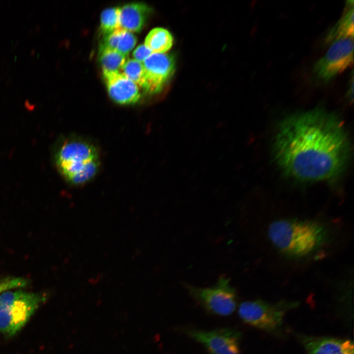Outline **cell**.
Returning a JSON list of instances; mask_svg holds the SVG:
<instances>
[{
	"label": "cell",
	"mask_w": 354,
	"mask_h": 354,
	"mask_svg": "<svg viewBox=\"0 0 354 354\" xmlns=\"http://www.w3.org/2000/svg\"><path fill=\"white\" fill-rule=\"evenodd\" d=\"M273 142L276 163L286 175L299 181L334 180L350 157V143L342 121L323 107L285 117Z\"/></svg>",
	"instance_id": "6da1fadb"
},
{
	"label": "cell",
	"mask_w": 354,
	"mask_h": 354,
	"mask_svg": "<svg viewBox=\"0 0 354 354\" xmlns=\"http://www.w3.org/2000/svg\"><path fill=\"white\" fill-rule=\"evenodd\" d=\"M268 237L287 258L298 260L314 256L327 244L331 233L327 225L315 219L283 218L268 226Z\"/></svg>",
	"instance_id": "7a4b0ae2"
},
{
	"label": "cell",
	"mask_w": 354,
	"mask_h": 354,
	"mask_svg": "<svg viewBox=\"0 0 354 354\" xmlns=\"http://www.w3.org/2000/svg\"><path fill=\"white\" fill-rule=\"evenodd\" d=\"M54 161L63 178L74 186H82L98 173L101 165L97 147L90 142L68 138L56 149Z\"/></svg>",
	"instance_id": "3957f363"
},
{
	"label": "cell",
	"mask_w": 354,
	"mask_h": 354,
	"mask_svg": "<svg viewBox=\"0 0 354 354\" xmlns=\"http://www.w3.org/2000/svg\"><path fill=\"white\" fill-rule=\"evenodd\" d=\"M46 299V294L22 290L2 293L0 295V332L7 337L15 335Z\"/></svg>",
	"instance_id": "277c9868"
},
{
	"label": "cell",
	"mask_w": 354,
	"mask_h": 354,
	"mask_svg": "<svg viewBox=\"0 0 354 354\" xmlns=\"http://www.w3.org/2000/svg\"><path fill=\"white\" fill-rule=\"evenodd\" d=\"M189 295L208 312L219 316L232 314L236 307V289L225 276H220L216 284L207 288H200L185 283Z\"/></svg>",
	"instance_id": "5b68a950"
},
{
	"label": "cell",
	"mask_w": 354,
	"mask_h": 354,
	"mask_svg": "<svg viewBox=\"0 0 354 354\" xmlns=\"http://www.w3.org/2000/svg\"><path fill=\"white\" fill-rule=\"evenodd\" d=\"M298 305L296 302L270 303L262 300L246 301L238 307V314L245 323L261 329L273 331L283 323L288 311Z\"/></svg>",
	"instance_id": "8992f818"
},
{
	"label": "cell",
	"mask_w": 354,
	"mask_h": 354,
	"mask_svg": "<svg viewBox=\"0 0 354 354\" xmlns=\"http://www.w3.org/2000/svg\"><path fill=\"white\" fill-rule=\"evenodd\" d=\"M326 53L314 64L312 72L318 81L327 83L354 62V37L339 39L331 44Z\"/></svg>",
	"instance_id": "52a82bcc"
},
{
	"label": "cell",
	"mask_w": 354,
	"mask_h": 354,
	"mask_svg": "<svg viewBox=\"0 0 354 354\" xmlns=\"http://www.w3.org/2000/svg\"><path fill=\"white\" fill-rule=\"evenodd\" d=\"M185 334L202 344L210 354H240V334L229 327L211 330L193 327L182 329Z\"/></svg>",
	"instance_id": "ba28073f"
},
{
	"label": "cell",
	"mask_w": 354,
	"mask_h": 354,
	"mask_svg": "<svg viewBox=\"0 0 354 354\" xmlns=\"http://www.w3.org/2000/svg\"><path fill=\"white\" fill-rule=\"evenodd\" d=\"M142 64L144 71L139 86L148 93L159 92L174 72L173 56L165 53H152Z\"/></svg>",
	"instance_id": "9c48e42d"
},
{
	"label": "cell",
	"mask_w": 354,
	"mask_h": 354,
	"mask_svg": "<svg viewBox=\"0 0 354 354\" xmlns=\"http://www.w3.org/2000/svg\"><path fill=\"white\" fill-rule=\"evenodd\" d=\"M109 96L120 105H131L138 102L141 97L138 85L121 72H103Z\"/></svg>",
	"instance_id": "30bf717a"
},
{
	"label": "cell",
	"mask_w": 354,
	"mask_h": 354,
	"mask_svg": "<svg viewBox=\"0 0 354 354\" xmlns=\"http://www.w3.org/2000/svg\"><path fill=\"white\" fill-rule=\"evenodd\" d=\"M302 340L308 354H354V344L350 340L324 337Z\"/></svg>",
	"instance_id": "8fae6325"
},
{
	"label": "cell",
	"mask_w": 354,
	"mask_h": 354,
	"mask_svg": "<svg viewBox=\"0 0 354 354\" xmlns=\"http://www.w3.org/2000/svg\"><path fill=\"white\" fill-rule=\"evenodd\" d=\"M150 12V8L141 2L128 3L120 8L119 28L130 32H140Z\"/></svg>",
	"instance_id": "7c38bea8"
},
{
	"label": "cell",
	"mask_w": 354,
	"mask_h": 354,
	"mask_svg": "<svg viewBox=\"0 0 354 354\" xmlns=\"http://www.w3.org/2000/svg\"><path fill=\"white\" fill-rule=\"evenodd\" d=\"M354 0H347L342 15L326 33L324 43L330 45L339 39L354 37Z\"/></svg>",
	"instance_id": "4fadbf2b"
},
{
	"label": "cell",
	"mask_w": 354,
	"mask_h": 354,
	"mask_svg": "<svg viewBox=\"0 0 354 354\" xmlns=\"http://www.w3.org/2000/svg\"><path fill=\"white\" fill-rule=\"evenodd\" d=\"M173 38L166 30L156 28L147 35L144 45L152 53L164 54L172 47Z\"/></svg>",
	"instance_id": "5bb4252c"
},
{
	"label": "cell",
	"mask_w": 354,
	"mask_h": 354,
	"mask_svg": "<svg viewBox=\"0 0 354 354\" xmlns=\"http://www.w3.org/2000/svg\"><path fill=\"white\" fill-rule=\"evenodd\" d=\"M127 56L116 50L100 48V61L103 72H121Z\"/></svg>",
	"instance_id": "9a60e30c"
},
{
	"label": "cell",
	"mask_w": 354,
	"mask_h": 354,
	"mask_svg": "<svg viewBox=\"0 0 354 354\" xmlns=\"http://www.w3.org/2000/svg\"><path fill=\"white\" fill-rule=\"evenodd\" d=\"M120 8L112 7L104 9L100 15V29L107 35L119 28Z\"/></svg>",
	"instance_id": "2e32d148"
},
{
	"label": "cell",
	"mask_w": 354,
	"mask_h": 354,
	"mask_svg": "<svg viewBox=\"0 0 354 354\" xmlns=\"http://www.w3.org/2000/svg\"><path fill=\"white\" fill-rule=\"evenodd\" d=\"M143 65L142 63L134 59H127L121 72L128 79L140 86L143 74Z\"/></svg>",
	"instance_id": "e0dca14e"
},
{
	"label": "cell",
	"mask_w": 354,
	"mask_h": 354,
	"mask_svg": "<svg viewBox=\"0 0 354 354\" xmlns=\"http://www.w3.org/2000/svg\"><path fill=\"white\" fill-rule=\"evenodd\" d=\"M136 42L137 39L132 32L120 29L116 51L127 56Z\"/></svg>",
	"instance_id": "ac0fdd59"
},
{
	"label": "cell",
	"mask_w": 354,
	"mask_h": 354,
	"mask_svg": "<svg viewBox=\"0 0 354 354\" xmlns=\"http://www.w3.org/2000/svg\"><path fill=\"white\" fill-rule=\"evenodd\" d=\"M28 284L22 277H6L0 279V295L3 292L16 288L24 287Z\"/></svg>",
	"instance_id": "d6986e66"
},
{
	"label": "cell",
	"mask_w": 354,
	"mask_h": 354,
	"mask_svg": "<svg viewBox=\"0 0 354 354\" xmlns=\"http://www.w3.org/2000/svg\"><path fill=\"white\" fill-rule=\"evenodd\" d=\"M152 53L144 45H139L133 51L132 56L136 60L142 63Z\"/></svg>",
	"instance_id": "ffe728a7"
},
{
	"label": "cell",
	"mask_w": 354,
	"mask_h": 354,
	"mask_svg": "<svg viewBox=\"0 0 354 354\" xmlns=\"http://www.w3.org/2000/svg\"><path fill=\"white\" fill-rule=\"evenodd\" d=\"M347 92H346V96L348 100L350 102H352L353 101V93H354V75H353V72L352 74V77L351 79H350V81L349 82V83L347 86Z\"/></svg>",
	"instance_id": "44dd1931"
},
{
	"label": "cell",
	"mask_w": 354,
	"mask_h": 354,
	"mask_svg": "<svg viewBox=\"0 0 354 354\" xmlns=\"http://www.w3.org/2000/svg\"><path fill=\"white\" fill-rule=\"evenodd\" d=\"M40 29V26L38 25H37L36 27V29H35L36 31L38 32L39 31Z\"/></svg>",
	"instance_id": "7402d4cb"
},
{
	"label": "cell",
	"mask_w": 354,
	"mask_h": 354,
	"mask_svg": "<svg viewBox=\"0 0 354 354\" xmlns=\"http://www.w3.org/2000/svg\"><path fill=\"white\" fill-rule=\"evenodd\" d=\"M35 53V50L34 49H33L32 50H31V52H30L31 55L33 56L34 55Z\"/></svg>",
	"instance_id": "603a6c76"
},
{
	"label": "cell",
	"mask_w": 354,
	"mask_h": 354,
	"mask_svg": "<svg viewBox=\"0 0 354 354\" xmlns=\"http://www.w3.org/2000/svg\"><path fill=\"white\" fill-rule=\"evenodd\" d=\"M11 79H8L6 81V84L8 85L11 81Z\"/></svg>",
	"instance_id": "cb8c5ba5"
},
{
	"label": "cell",
	"mask_w": 354,
	"mask_h": 354,
	"mask_svg": "<svg viewBox=\"0 0 354 354\" xmlns=\"http://www.w3.org/2000/svg\"><path fill=\"white\" fill-rule=\"evenodd\" d=\"M33 30H30L29 32V34L31 35L32 34Z\"/></svg>",
	"instance_id": "d4e9b609"
}]
</instances>
